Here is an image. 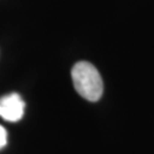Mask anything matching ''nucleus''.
I'll use <instances>...</instances> for the list:
<instances>
[{
  "label": "nucleus",
  "instance_id": "nucleus-1",
  "mask_svg": "<svg viewBox=\"0 0 154 154\" xmlns=\"http://www.w3.org/2000/svg\"><path fill=\"white\" fill-rule=\"evenodd\" d=\"M72 81L80 96L90 102H97L103 95V80L97 69L88 62H78L72 67Z\"/></svg>",
  "mask_w": 154,
  "mask_h": 154
},
{
  "label": "nucleus",
  "instance_id": "nucleus-2",
  "mask_svg": "<svg viewBox=\"0 0 154 154\" xmlns=\"http://www.w3.org/2000/svg\"><path fill=\"white\" fill-rule=\"evenodd\" d=\"M25 103L17 93L7 94L0 97V116L8 122L20 121L24 116Z\"/></svg>",
  "mask_w": 154,
  "mask_h": 154
},
{
  "label": "nucleus",
  "instance_id": "nucleus-3",
  "mask_svg": "<svg viewBox=\"0 0 154 154\" xmlns=\"http://www.w3.org/2000/svg\"><path fill=\"white\" fill-rule=\"evenodd\" d=\"M7 145V130L0 125V149Z\"/></svg>",
  "mask_w": 154,
  "mask_h": 154
}]
</instances>
